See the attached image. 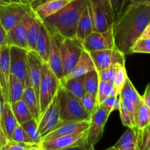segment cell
<instances>
[{"label": "cell", "instance_id": "8fae6325", "mask_svg": "<svg viewBox=\"0 0 150 150\" xmlns=\"http://www.w3.org/2000/svg\"><path fill=\"white\" fill-rule=\"evenodd\" d=\"M82 45L89 53L115 48L112 27L104 32L94 31L83 40Z\"/></svg>", "mask_w": 150, "mask_h": 150}, {"label": "cell", "instance_id": "484cf974", "mask_svg": "<svg viewBox=\"0 0 150 150\" xmlns=\"http://www.w3.org/2000/svg\"><path fill=\"white\" fill-rule=\"evenodd\" d=\"M42 20L40 19L35 13L31 15L29 26L27 29L28 51H35L36 42L39 36Z\"/></svg>", "mask_w": 150, "mask_h": 150}, {"label": "cell", "instance_id": "f907efd6", "mask_svg": "<svg viewBox=\"0 0 150 150\" xmlns=\"http://www.w3.org/2000/svg\"><path fill=\"white\" fill-rule=\"evenodd\" d=\"M149 4L150 0H130L128 4Z\"/></svg>", "mask_w": 150, "mask_h": 150}, {"label": "cell", "instance_id": "9c48e42d", "mask_svg": "<svg viewBox=\"0 0 150 150\" xmlns=\"http://www.w3.org/2000/svg\"><path fill=\"white\" fill-rule=\"evenodd\" d=\"M110 114V113L105 111L100 105H98L91 114L86 140L93 149L103 135L104 127Z\"/></svg>", "mask_w": 150, "mask_h": 150}, {"label": "cell", "instance_id": "cb8c5ba5", "mask_svg": "<svg viewBox=\"0 0 150 150\" xmlns=\"http://www.w3.org/2000/svg\"><path fill=\"white\" fill-rule=\"evenodd\" d=\"M1 125L8 139H10L13 130L18 125L11 108V104L9 102H4L2 115L1 118Z\"/></svg>", "mask_w": 150, "mask_h": 150}, {"label": "cell", "instance_id": "8992f818", "mask_svg": "<svg viewBox=\"0 0 150 150\" xmlns=\"http://www.w3.org/2000/svg\"><path fill=\"white\" fill-rule=\"evenodd\" d=\"M83 50L82 42L76 38H62L60 44V53L64 77L73 68Z\"/></svg>", "mask_w": 150, "mask_h": 150}, {"label": "cell", "instance_id": "3957f363", "mask_svg": "<svg viewBox=\"0 0 150 150\" xmlns=\"http://www.w3.org/2000/svg\"><path fill=\"white\" fill-rule=\"evenodd\" d=\"M60 120L64 122L89 121L91 115L86 112L80 98L60 86L57 92Z\"/></svg>", "mask_w": 150, "mask_h": 150}, {"label": "cell", "instance_id": "ffe728a7", "mask_svg": "<svg viewBox=\"0 0 150 150\" xmlns=\"http://www.w3.org/2000/svg\"><path fill=\"white\" fill-rule=\"evenodd\" d=\"M93 70H96V67L90 54L83 49L76 64H75L71 71L68 73V75L64 78L63 81L83 76Z\"/></svg>", "mask_w": 150, "mask_h": 150}, {"label": "cell", "instance_id": "52a82bcc", "mask_svg": "<svg viewBox=\"0 0 150 150\" xmlns=\"http://www.w3.org/2000/svg\"><path fill=\"white\" fill-rule=\"evenodd\" d=\"M93 14L95 31L104 32L112 27L114 16L109 0H89Z\"/></svg>", "mask_w": 150, "mask_h": 150}, {"label": "cell", "instance_id": "7c38bea8", "mask_svg": "<svg viewBox=\"0 0 150 150\" xmlns=\"http://www.w3.org/2000/svg\"><path fill=\"white\" fill-rule=\"evenodd\" d=\"M60 122L61 120L59 117V108L57 94L48 108L40 115L38 122V130L42 136V139L50 132L54 130Z\"/></svg>", "mask_w": 150, "mask_h": 150}, {"label": "cell", "instance_id": "2e32d148", "mask_svg": "<svg viewBox=\"0 0 150 150\" xmlns=\"http://www.w3.org/2000/svg\"><path fill=\"white\" fill-rule=\"evenodd\" d=\"M10 76V45H8L0 50V87L4 102H9Z\"/></svg>", "mask_w": 150, "mask_h": 150}, {"label": "cell", "instance_id": "d4e9b609", "mask_svg": "<svg viewBox=\"0 0 150 150\" xmlns=\"http://www.w3.org/2000/svg\"><path fill=\"white\" fill-rule=\"evenodd\" d=\"M135 125L136 133L150 124V109L142 100V97L135 110Z\"/></svg>", "mask_w": 150, "mask_h": 150}, {"label": "cell", "instance_id": "4316f807", "mask_svg": "<svg viewBox=\"0 0 150 150\" xmlns=\"http://www.w3.org/2000/svg\"><path fill=\"white\" fill-rule=\"evenodd\" d=\"M22 100L24 101L26 105H27L29 111L32 114L34 119L39 122L40 114V106L39 100L35 94V90L31 86H26L23 92V95L22 96Z\"/></svg>", "mask_w": 150, "mask_h": 150}, {"label": "cell", "instance_id": "f5cc1de1", "mask_svg": "<svg viewBox=\"0 0 150 150\" xmlns=\"http://www.w3.org/2000/svg\"><path fill=\"white\" fill-rule=\"evenodd\" d=\"M21 2H23V3H29V4H30L32 1H33L34 0H20Z\"/></svg>", "mask_w": 150, "mask_h": 150}, {"label": "cell", "instance_id": "30bf717a", "mask_svg": "<svg viewBox=\"0 0 150 150\" xmlns=\"http://www.w3.org/2000/svg\"><path fill=\"white\" fill-rule=\"evenodd\" d=\"M98 71L119 65L125 66L126 56L117 47L89 53Z\"/></svg>", "mask_w": 150, "mask_h": 150}, {"label": "cell", "instance_id": "d590c367", "mask_svg": "<svg viewBox=\"0 0 150 150\" xmlns=\"http://www.w3.org/2000/svg\"><path fill=\"white\" fill-rule=\"evenodd\" d=\"M138 150H150V124L136 133Z\"/></svg>", "mask_w": 150, "mask_h": 150}, {"label": "cell", "instance_id": "5bb4252c", "mask_svg": "<svg viewBox=\"0 0 150 150\" xmlns=\"http://www.w3.org/2000/svg\"><path fill=\"white\" fill-rule=\"evenodd\" d=\"M28 75L30 86L39 98V88L42 78V67L44 62L35 51H28ZM39 100V99H38Z\"/></svg>", "mask_w": 150, "mask_h": 150}, {"label": "cell", "instance_id": "bcb514c9", "mask_svg": "<svg viewBox=\"0 0 150 150\" xmlns=\"http://www.w3.org/2000/svg\"><path fill=\"white\" fill-rule=\"evenodd\" d=\"M141 97H142V99L144 103L149 107L150 109V83H148L145 89L144 93L142 96L141 95Z\"/></svg>", "mask_w": 150, "mask_h": 150}, {"label": "cell", "instance_id": "816d5d0a", "mask_svg": "<svg viewBox=\"0 0 150 150\" xmlns=\"http://www.w3.org/2000/svg\"><path fill=\"white\" fill-rule=\"evenodd\" d=\"M141 37H144H144H150V21L149 23H148L147 26L145 28L144 31L143 32V33H142V36Z\"/></svg>", "mask_w": 150, "mask_h": 150}, {"label": "cell", "instance_id": "4dcf8cb0", "mask_svg": "<svg viewBox=\"0 0 150 150\" xmlns=\"http://www.w3.org/2000/svg\"><path fill=\"white\" fill-rule=\"evenodd\" d=\"M10 104H11V108L13 114H14L18 124L21 125V123L33 118L27 105L22 99Z\"/></svg>", "mask_w": 150, "mask_h": 150}, {"label": "cell", "instance_id": "603a6c76", "mask_svg": "<svg viewBox=\"0 0 150 150\" xmlns=\"http://www.w3.org/2000/svg\"><path fill=\"white\" fill-rule=\"evenodd\" d=\"M108 149L114 150H138L137 136L134 128L127 127L118 142Z\"/></svg>", "mask_w": 150, "mask_h": 150}, {"label": "cell", "instance_id": "83f0119b", "mask_svg": "<svg viewBox=\"0 0 150 150\" xmlns=\"http://www.w3.org/2000/svg\"><path fill=\"white\" fill-rule=\"evenodd\" d=\"M25 88V83L14 75L10 73L9 83V103H13L21 100Z\"/></svg>", "mask_w": 150, "mask_h": 150}, {"label": "cell", "instance_id": "f546056e", "mask_svg": "<svg viewBox=\"0 0 150 150\" xmlns=\"http://www.w3.org/2000/svg\"><path fill=\"white\" fill-rule=\"evenodd\" d=\"M119 97L130 101V102L134 104L136 107L139 103L141 98V95L137 92V90L134 87L131 81L130 80L128 77L125 80L121 90H120Z\"/></svg>", "mask_w": 150, "mask_h": 150}, {"label": "cell", "instance_id": "7bdbcfd3", "mask_svg": "<svg viewBox=\"0 0 150 150\" xmlns=\"http://www.w3.org/2000/svg\"><path fill=\"white\" fill-rule=\"evenodd\" d=\"M119 66L108 67V68H105L103 69V70H99L98 73H99L100 81H106L108 82V83H113L114 76H115L116 71H117V67Z\"/></svg>", "mask_w": 150, "mask_h": 150}, {"label": "cell", "instance_id": "ba28073f", "mask_svg": "<svg viewBox=\"0 0 150 150\" xmlns=\"http://www.w3.org/2000/svg\"><path fill=\"white\" fill-rule=\"evenodd\" d=\"M28 50L10 45V73L21 80L26 86H30L28 75Z\"/></svg>", "mask_w": 150, "mask_h": 150}, {"label": "cell", "instance_id": "e0dca14e", "mask_svg": "<svg viewBox=\"0 0 150 150\" xmlns=\"http://www.w3.org/2000/svg\"><path fill=\"white\" fill-rule=\"evenodd\" d=\"M33 13L27 15L20 23L7 32L9 45H16L28 50L27 29L31 15Z\"/></svg>", "mask_w": 150, "mask_h": 150}, {"label": "cell", "instance_id": "ac0fdd59", "mask_svg": "<svg viewBox=\"0 0 150 150\" xmlns=\"http://www.w3.org/2000/svg\"><path fill=\"white\" fill-rule=\"evenodd\" d=\"M89 127V121L81 122H63L59 124V125L50 132L48 135L42 138V139H54L58 136H66V135L73 134V133L83 132L88 130Z\"/></svg>", "mask_w": 150, "mask_h": 150}, {"label": "cell", "instance_id": "681fc988", "mask_svg": "<svg viewBox=\"0 0 150 150\" xmlns=\"http://www.w3.org/2000/svg\"><path fill=\"white\" fill-rule=\"evenodd\" d=\"M4 98H3L1 88H0V122H1V115H2V112H3V108H4Z\"/></svg>", "mask_w": 150, "mask_h": 150}, {"label": "cell", "instance_id": "277c9868", "mask_svg": "<svg viewBox=\"0 0 150 150\" xmlns=\"http://www.w3.org/2000/svg\"><path fill=\"white\" fill-rule=\"evenodd\" d=\"M61 86V81L55 76L46 62L42 67V78L39 88L40 114L45 111L49 104L57 95Z\"/></svg>", "mask_w": 150, "mask_h": 150}, {"label": "cell", "instance_id": "9a60e30c", "mask_svg": "<svg viewBox=\"0 0 150 150\" xmlns=\"http://www.w3.org/2000/svg\"><path fill=\"white\" fill-rule=\"evenodd\" d=\"M87 130L83 132L58 136L54 139H42L40 144L41 150H62L69 149V148L76 142L86 136Z\"/></svg>", "mask_w": 150, "mask_h": 150}, {"label": "cell", "instance_id": "8d00e7d4", "mask_svg": "<svg viewBox=\"0 0 150 150\" xmlns=\"http://www.w3.org/2000/svg\"><path fill=\"white\" fill-rule=\"evenodd\" d=\"M150 54V37H141L135 42L130 54Z\"/></svg>", "mask_w": 150, "mask_h": 150}, {"label": "cell", "instance_id": "44dd1931", "mask_svg": "<svg viewBox=\"0 0 150 150\" xmlns=\"http://www.w3.org/2000/svg\"><path fill=\"white\" fill-rule=\"evenodd\" d=\"M51 49V33L48 27L42 21L39 36L36 42L35 51L44 62H48Z\"/></svg>", "mask_w": 150, "mask_h": 150}, {"label": "cell", "instance_id": "e575fe53", "mask_svg": "<svg viewBox=\"0 0 150 150\" xmlns=\"http://www.w3.org/2000/svg\"><path fill=\"white\" fill-rule=\"evenodd\" d=\"M3 150H41L40 144L18 142L9 140Z\"/></svg>", "mask_w": 150, "mask_h": 150}, {"label": "cell", "instance_id": "d6a6232c", "mask_svg": "<svg viewBox=\"0 0 150 150\" xmlns=\"http://www.w3.org/2000/svg\"><path fill=\"white\" fill-rule=\"evenodd\" d=\"M99 83V73L97 70H93L85 74L84 86L86 92L97 96Z\"/></svg>", "mask_w": 150, "mask_h": 150}, {"label": "cell", "instance_id": "1f68e13d", "mask_svg": "<svg viewBox=\"0 0 150 150\" xmlns=\"http://www.w3.org/2000/svg\"><path fill=\"white\" fill-rule=\"evenodd\" d=\"M119 95H120V92L114 87L113 83L103 81H100L98 93H97L96 96L98 105L107 97L119 96Z\"/></svg>", "mask_w": 150, "mask_h": 150}, {"label": "cell", "instance_id": "ab89813d", "mask_svg": "<svg viewBox=\"0 0 150 150\" xmlns=\"http://www.w3.org/2000/svg\"><path fill=\"white\" fill-rule=\"evenodd\" d=\"M100 105L103 108L111 114L114 111H119L120 106V97L119 96H109L105 98L102 101Z\"/></svg>", "mask_w": 150, "mask_h": 150}, {"label": "cell", "instance_id": "ee69618b", "mask_svg": "<svg viewBox=\"0 0 150 150\" xmlns=\"http://www.w3.org/2000/svg\"><path fill=\"white\" fill-rule=\"evenodd\" d=\"M109 1L114 12V18L116 19L127 7L130 0H109Z\"/></svg>", "mask_w": 150, "mask_h": 150}, {"label": "cell", "instance_id": "f35d334b", "mask_svg": "<svg viewBox=\"0 0 150 150\" xmlns=\"http://www.w3.org/2000/svg\"><path fill=\"white\" fill-rule=\"evenodd\" d=\"M81 101L83 105V108L86 110V112L89 114H92L93 111L96 109L98 106V102H97V98L95 95L86 92L81 98Z\"/></svg>", "mask_w": 150, "mask_h": 150}, {"label": "cell", "instance_id": "7a4b0ae2", "mask_svg": "<svg viewBox=\"0 0 150 150\" xmlns=\"http://www.w3.org/2000/svg\"><path fill=\"white\" fill-rule=\"evenodd\" d=\"M89 0H72L54 14L42 19L50 31L62 38H75L78 23Z\"/></svg>", "mask_w": 150, "mask_h": 150}, {"label": "cell", "instance_id": "c3c4849f", "mask_svg": "<svg viewBox=\"0 0 150 150\" xmlns=\"http://www.w3.org/2000/svg\"><path fill=\"white\" fill-rule=\"evenodd\" d=\"M21 2L20 0H0V7L7 4H13V3Z\"/></svg>", "mask_w": 150, "mask_h": 150}, {"label": "cell", "instance_id": "d6986e66", "mask_svg": "<svg viewBox=\"0 0 150 150\" xmlns=\"http://www.w3.org/2000/svg\"><path fill=\"white\" fill-rule=\"evenodd\" d=\"M94 31H95V24H94L93 14H92V7L89 1V3L84 9L79 19L75 38H77L81 42H83V40Z\"/></svg>", "mask_w": 150, "mask_h": 150}, {"label": "cell", "instance_id": "5b68a950", "mask_svg": "<svg viewBox=\"0 0 150 150\" xmlns=\"http://www.w3.org/2000/svg\"><path fill=\"white\" fill-rule=\"evenodd\" d=\"M34 10L29 3H13L0 7V21L7 32L20 23Z\"/></svg>", "mask_w": 150, "mask_h": 150}, {"label": "cell", "instance_id": "60d3db41", "mask_svg": "<svg viewBox=\"0 0 150 150\" xmlns=\"http://www.w3.org/2000/svg\"><path fill=\"white\" fill-rule=\"evenodd\" d=\"M128 77L127 74V71H126L125 66L120 65L117 67V70L116 71L115 76H114V81H113V85L114 87L120 92L122 87L123 84H124L125 81Z\"/></svg>", "mask_w": 150, "mask_h": 150}, {"label": "cell", "instance_id": "74e56055", "mask_svg": "<svg viewBox=\"0 0 150 150\" xmlns=\"http://www.w3.org/2000/svg\"><path fill=\"white\" fill-rule=\"evenodd\" d=\"M119 111H120V118H121L123 125L126 126L127 127H132V128L134 129L136 128L134 120V113L127 109L126 107H125L122 104H120Z\"/></svg>", "mask_w": 150, "mask_h": 150}, {"label": "cell", "instance_id": "836d02e7", "mask_svg": "<svg viewBox=\"0 0 150 150\" xmlns=\"http://www.w3.org/2000/svg\"><path fill=\"white\" fill-rule=\"evenodd\" d=\"M21 126L23 127L26 134L30 137L32 142L36 144H40L42 136L38 130V122L35 119L32 118L28 121L21 123Z\"/></svg>", "mask_w": 150, "mask_h": 150}, {"label": "cell", "instance_id": "7402d4cb", "mask_svg": "<svg viewBox=\"0 0 150 150\" xmlns=\"http://www.w3.org/2000/svg\"><path fill=\"white\" fill-rule=\"evenodd\" d=\"M71 1L72 0H48L34 9V13L40 19L42 20L58 12Z\"/></svg>", "mask_w": 150, "mask_h": 150}, {"label": "cell", "instance_id": "db71d44e", "mask_svg": "<svg viewBox=\"0 0 150 150\" xmlns=\"http://www.w3.org/2000/svg\"><path fill=\"white\" fill-rule=\"evenodd\" d=\"M0 88H1V87H0Z\"/></svg>", "mask_w": 150, "mask_h": 150}, {"label": "cell", "instance_id": "7dc6e473", "mask_svg": "<svg viewBox=\"0 0 150 150\" xmlns=\"http://www.w3.org/2000/svg\"><path fill=\"white\" fill-rule=\"evenodd\" d=\"M8 138L7 137L6 134L4 133V130H3L1 123H0V150H3L5 145L8 142Z\"/></svg>", "mask_w": 150, "mask_h": 150}, {"label": "cell", "instance_id": "f1b7e54d", "mask_svg": "<svg viewBox=\"0 0 150 150\" xmlns=\"http://www.w3.org/2000/svg\"><path fill=\"white\" fill-rule=\"evenodd\" d=\"M84 77L85 75H83L79 77L63 81L61 83V85L67 90L73 94L75 96L81 99V97L86 93L84 86Z\"/></svg>", "mask_w": 150, "mask_h": 150}, {"label": "cell", "instance_id": "f6af8a7d", "mask_svg": "<svg viewBox=\"0 0 150 150\" xmlns=\"http://www.w3.org/2000/svg\"><path fill=\"white\" fill-rule=\"evenodd\" d=\"M9 42L7 38V32L0 21V49L5 46H8Z\"/></svg>", "mask_w": 150, "mask_h": 150}, {"label": "cell", "instance_id": "6da1fadb", "mask_svg": "<svg viewBox=\"0 0 150 150\" xmlns=\"http://www.w3.org/2000/svg\"><path fill=\"white\" fill-rule=\"evenodd\" d=\"M150 21V4H127L115 19L112 29L115 46L125 56L142 36Z\"/></svg>", "mask_w": 150, "mask_h": 150}, {"label": "cell", "instance_id": "4fadbf2b", "mask_svg": "<svg viewBox=\"0 0 150 150\" xmlns=\"http://www.w3.org/2000/svg\"><path fill=\"white\" fill-rule=\"evenodd\" d=\"M50 33H51V49H50V54L47 64L55 76L58 78L59 80L62 82L64 78L62 64L61 53H60V44L62 37L57 32L52 31H50Z\"/></svg>", "mask_w": 150, "mask_h": 150}, {"label": "cell", "instance_id": "b9f144b4", "mask_svg": "<svg viewBox=\"0 0 150 150\" xmlns=\"http://www.w3.org/2000/svg\"><path fill=\"white\" fill-rule=\"evenodd\" d=\"M9 140L14 141V142H26V143H35L32 142V139H30L29 136L26 134V132L23 129V127L21 126L20 124L17 125V127L15 128L10 136Z\"/></svg>", "mask_w": 150, "mask_h": 150}]
</instances>
